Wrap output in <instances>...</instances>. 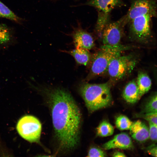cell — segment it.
<instances>
[{"label": "cell", "instance_id": "6da1fadb", "mask_svg": "<svg viewBox=\"0 0 157 157\" xmlns=\"http://www.w3.org/2000/svg\"><path fill=\"white\" fill-rule=\"evenodd\" d=\"M50 106L53 125L59 148L65 151L73 149L79 140L81 114L70 94L56 88L44 89Z\"/></svg>", "mask_w": 157, "mask_h": 157}, {"label": "cell", "instance_id": "7a4b0ae2", "mask_svg": "<svg viewBox=\"0 0 157 157\" xmlns=\"http://www.w3.org/2000/svg\"><path fill=\"white\" fill-rule=\"evenodd\" d=\"M79 91L90 112L106 107L111 102L110 88L108 83H84L80 85Z\"/></svg>", "mask_w": 157, "mask_h": 157}, {"label": "cell", "instance_id": "3957f363", "mask_svg": "<svg viewBox=\"0 0 157 157\" xmlns=\"http://www.w3.org/2000/svg\"><path fill=\"white\" fill-rule=\"evenodd\" d=\"M130 47L120 44L117 46L103 44L100 50L93 55L88 78L99 76L107 71L110 63L114 58Z\"/></svg>", "mask_w": 157, "mask_h": 157}, {"label": "cell", "instance_id": "277c9868", "mask_svg": "<svg viewBox=\"0 0 157 157\" xmlns=\"http://www.w3.org/2000/svg\"><path fill=\"white\" fill-rule=\"evenodd\" d=\"M153 17L147 14L137 17L130 21L129 24V34L132 40L146 43L152 38L151 20Z\"/></svg>", "mask_w": 157, "mask_h": 157}, {"label": "cell", "instance_id": "5b68a950", "mask_svg": "<svg viewBox=\"0 0 157 157\" xmlns=\"http://www.w3.org/2000/svg\"><path fill=\"white\" fill-rule=\"evenodd\" d=\"M83 5L93 7L97 10L98 18L95 29L99 33L102 32L110 22L111 11L114 8L125 6L122 0H88Z\"/></svg>", "mask_w": 157, "mask_h": 157}, {"label": "cell", "instance_id": "8992f818", "mask_svg": "<svg viewBox=\"0 0 157 157\" xmlns=\"http://www.w3.org/2000/svg\"><path fill=\"white\" fill-rule=\"evenodd\" d=\"M137 60L134 55H121L113 59L107 71L110 77L116 80L122 79L130 74L136 66Z\"/></svg>", "mask_w": 157, "mask_h": 157}, {"label": "cell", "instance_id": "52a82bcc", "mask_svg": "<svg viewBox=\"0 0 157 157\" xmlns=\"http://www.w3.org/2000/svg\"><path fill=\"white\" fill-rule=\"evenodd\" d=\"M41 128L39 120L31 115H26L21 117L16 125V129L19 135L30 142H39Z\"/></svg>", "mask_w": 157, "mask_h": 157}, {"label": "cell", "instance_id": "ba28073f", "mask_svg": "<svg viewBox=\"0 0 157 157\" xmlns=\"http://www.w3.org/2000/svg\"><path fill=\"white\" fill-rule=\"evenodd\" d=\"M126 25L124 16L116 21L109 22L104 27L100 35L103 44L117 46L121 44Z\"/></svg>", "mask_w": 157, "mask_h": 157}, {"label": "cell", "instance_id": "9c48e42d", "mask_svg": "<svg viewBox=\"0 0 157 157\" xmlns=\"http://www.w3.org/2000/svg\"><path fill=\"white\" fill-rule=\"evenodd\" d=\"M147 14L156 17V0H131L130 7L124 15L125 23L127 24L135 17Z\"/></svg>", "mask_w": 157, "mask_h": 157}, {"label": "cell", "instance_id": "30bf717a", "mask_svg": "<svg viewBox=\"0 0 157 157\" xmlns=\"http://www.w3.org/2000/svg\"><path fill=\"white\" fill-rule=\"evenodd\" d=\"M71 35L76 48L87 50L92 49L94 46V38L91 34L81 26L78 24L77 27H73Z\"/></svg>", "mask_w": 157, "mask_h": 157}, {"label": "cell", "instance_id": "8fae6325", "mask_svg": "<svg viewBox=\"0 0 157 157\" xmlns=\"http://www.w3.org/2000/svg\"><path fill=\"white\" fill-rule=\"evenodd\" d=\"M102 147L106 150L114 149H129L133 147L131 138L124 133L115 135L113 139L104 144Z\"/></svg>", "mask_w": 157, "mask_h": 157}, {"label": "cell", "instance_id": "7c38bea8", "mask_svg": "<svg viewBox=\"0 0 157 157\" xmlns=\"http://www.w3.org/2000/svg\"><path fill=\"white\" fill-rule=\"evenodd\" d=\"M129 130L132 138L138 141L143 142L149 138V128L140 120L133 122Z\"/></svg>", "mask_w": 157, "mask_h": 157}, {"label": "cell", "instance_id": "4fadbf2b", "mask_svg": "<svg viewBox=\"0 0 157 157\" xmlns=\"http://www.w3.org/2000/svg\"><path fill=\"white\" fill-rule=\"evenodd\" d=\"M124 99L128 103L134 104L140 99L139 90L136 81L132 80L125 86L122 93Z\"/></svg>", "mask_w": 157, "mask_h": 157}, {"label": "cell", "instance_id": "5bb4252c", "mask_svg": "<svg viewBox=\"0 0 157 157\" xmlns=\"http://www.w3.org/2000/svg\"><path fill=\"white\" fill-rule=\"evenodd\" d=\"M74 58L76 63L79 65L86 66L91 59V56L88 50L76 48L72 50L67 51Z\"/></svg>", "mask_w": 157, "mask_h": 157}, {"label": "cell", "instance_id": "9a60e30c", "mask_svg": "<svg viewBox=\"0 0 157 157\" xmlns=\"http://www.w3.org/2000/svg\"><path fill=\"white\" fill-rule=\"evenodd\" d=\"M136 82L140 98L150 89L151 86V80L147 74L140 72L138 74Z\"/></svg>", "mask_w": 157, "mask_h": 157}, {"label": "cell", "instance_id": "2e32d148", "mask_svg": "<svg viewBox=\"0 0 157 157\" xmlns=\"http://www.w3.org/2000/svg\"><path fill=\"white\" fill-rule=\"evenodd\" d=\"M114 132L113 126L106 120H103L96 129L97 136L106 137L112 135Z\"/></svg>", "mask_w": 157, "mask_h": 157}, {"label": "cell", "instance_id": "e0dca14e", "mask_svg": "<svg viewBox=\"0 0 157 157\" xmlns=\"http://www.w3.org/2000/svg\"><path fill=\"white\" fill-rule=\"evenodd\" d=\"M133 122L126 116L121 115L116 119L115 124L116 127L120 130H129Z\"/></svg>", "mask_w": 157, "mask_h": 157}, {"label": "cell", "instance_id": "ac0fdd59", "mask_svg": "<svg viewBox=\"0 0 157 157\" xmlns=\"http://www.w3.org/2000/svg\"><path fill=\"white\" fill-rule=\"evenodd\" d=\"M0 16L16 22L19 20V18L0 1Z\"/></svg>", "mask_w": 157, "mask_h": 157}, {"label": "cell", "instance_id": "d6986e66", "mask_svg": "<svg viewBox=\"0 0 157 157\" xmlns=\"http://www.w3.org/2000/svg\"><path fill=\"white\" fill-rule=\"evenodd\" d=\"M157 97L156 93L146 103L144 108V113L157 112Z\"/></svg>", "mask_w": 157, "mask_h": 157}, {"label": "cell", "instance_id": "ffe728a7", "mask_svg": "<svg viewBox=\"0 0 157 157\" xmlns=\"http://www.w3.org/2000/svg\"><path fill=\"white\" fill-rule=\"evenodd\" d=\"M10 39V35L8 29L6 26L0 24V43L6 42Z\"/></svg>", "mask_w": 157, "mask_h": 157}, {"label": "cell", "instance_id": "44dd1931", "mask_svg": "<svg viewBox=\"0 0 157 157\" xmlns=\"http://www.w3.org/2000/svg\"><path fill=\"white\" fill-rule=\"evenodd\" d=\"M138 117L142 118L148 122L157 125V112H152L137 115Z\"/></svg>", "mask_w": 157, "mask_h": 157}, {"label": "cell", "instance_id": "7402d4cb", "mask_svg": "<svg viewBox=\"0 0 157 157\" xmlns=\"http://www.w3.org/2000/svg\"><path fill=\"white\" fill-rule=\"evenodd\" d=\"M106 156L105 152L100 148L96 147H92L89 149L88 157H104Z\"/></svg>", "mask_w": 157, "mask_h": 157}, {"label": "cell", "instance_id": "603a6c76", "mask_svg": "<svg viewBox=\"0 0 157 157\" xmlns=\"http://www.w3.org/2000/svg\"><path fill=\"white\" fill-rule=\"evenodd\" d=\"M149 138L152 141H157V126L150 122H149Z\"/></svg>", "mask_w": 157, "mask_h": 157}, {"label": "cell", "instance_id": "cb8c5ba5", "mask_svg": "<svg viewBox=\"0 0 157 157\" xmlns=\"http://www.w3.org/2000/svg\"><path fill=\"white\" fill-rule=\"evenodd\" d=\"M147 151L150 155L153 156L157 157V146L156 145L153 144L150 145L147 148Z\"/></svg>", "mask_w": 157, "mask_h": 157}, {"label": "cell", "instance_id": "d4e9b609", "mask_svg": "<svg viewBox=\"0 0 157 157\" xmlns=\"http://www.w3.org/2000/svg\"><path fill=\"white\" fill-rule=\"evenodd\" d=\"M113 157H126V156L122 152L119 151H116L113 154Z\"/></svg>", "mask_w": 157, "mask_h": 157}, {"label": "cell", "instance_id": "484cf974", "mask_svg": "<svg viewBox=\"0 0 157 157\" xmlns=\"http://www.w3.org/2000/svg\"><path fill=\"white\" fill-rule=\"evenodd\" d=\"M50 0V1H55V0Z\"/></svg>", "mask_w": 157, "mask_h": 157}]
</instances>
